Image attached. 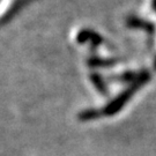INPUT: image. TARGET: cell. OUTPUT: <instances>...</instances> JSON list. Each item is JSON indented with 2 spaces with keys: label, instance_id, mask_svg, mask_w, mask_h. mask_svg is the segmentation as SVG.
Wrapping results in <instances>:
<instances>
[{
  "label": "cell",
  "instance_id": "obj_1",
  "mask_svg": "<svg viewBox=\"0 0 156 156\" xmlns=\"http://www.w3.org/2000/svg\"><path fill=\"white\" fill-rule=\"evenodd\" d=\"M151 79V74L148 69H142L140 73V76L138 78L136 81H134L133 83H131L125 90H123L120 94L116 96L113 100H111L108 104H106L103 109H102V113L103 117H111L117 115L118 112L123 109L125 104L128 101L133 97V95L141 89L147 82H149Z\"/></svg>",
  "mask_w": 156,
  "mask_h": 156
},
{
  "label": "cell",
  "instance_id": "obj_2",
  "mask_svg": "<svg viewBox=\"0 0 156 156\" xmlns=\"http://www.w3.org/2000/svg\"><path fill=\"white\" fill-rule=\"evenodd\" d=\"M76 42L79 44H84L88 43L90 45V49L95 50L97 49L100 45L103 44L104 39L101 36L97 31H95L93 29H81L78 34H76Z\"/></svg>",
  "mask_w": 156,
  "mask_h": 156
},
{
  "label": "cell",
  "instance_id": "obj_3",
  "mask_svg": "<svg viewBox=\"0 0 156 156\" xmlns=\"http://www.w3.org/2000/svg\"><path fill=\"white\" fill-rule=\"evenodd\" d=\"M126 26L128 28L144 30L151 37H153L155 34V24L154 23H151V21H147L145 19H141L139 16H135V15H131L126 19Z\"/></svg>",
  "mask_w": 156,
  "mask_h": 156
},
{
  "label": "cell",
  "instance_id": "obj_4",
  "mask_svg": "<svg viewBox=\"0 0 156 156\" xmlns=\"http://www.w3.org/2000/svg\"><path fill=\"white\" fill-rule=\"evenodd\" d=\"M31 1H33V0H14L13 4L9 6V8L6 11L5 14L0 17V26L9 22L19 12L21 11V9H23V8L28 5V4H30Z\"/></svg>",
  "mask_w": 156,
  "mask_h": 156
},
{
  "label": "cell",
  "instance_id": "obj_5",
  "mask_svg": "<svg viewBox=\"0 0 156 156\" xmlns=\"http://www.w3.org/2000/svg\"><path fill=\"white\" fill-rule=\"evenodd\" d=\"M118 62V58H101L97 56H91L87 59V65L90 68H110Z\"/></svg>",
  "mask_w": 156,
  "mask_h": 156
},
{
  "label": "cell",
  "instance_id": "obj_6",
  "mask_svg": "<svg viewBox=\"0 0 156 156\" xmlns=\"http://www.w3.org/2000/svg\"><path fill=\"white\" fill-rule=\"evenodd\" d=\"M89 80L91 81V83L94 84V87L100 94H102L103 96H108L109 95V88L106 86L105 80H104V78L101 75L100 73L91 72L89 74Z\"/></svg>",
  "mask_w": 156,
  "mask_h": 156
},
{
  "label": "cell",
  "instance_id": "obj_7",
  "mask_svg": "<svg viewBox=\"0 0 156 156\" xmlns=\"http://www.w3.org/2000/svg\"><path fill=\"white\" fill-rule=\"evenodd\" d=\"M101 117H103L102 109H95V108L84 109V110L79 112L78 115V119L81 122H90V120H95V119H98Z\"/></svg>",
  "mask_w": 156,
  "mask_h": 156
},
{
  "label": "cell",
  "instance_id": "obj_8",
  "mask_svg": "<svg viewBox=\"0 0 156 156\" xmlns=\"http://www.w3.org/2000/svg\"><path fill=\"white\" fill-rule=\"evenodd\" d=\"M140 72H124L122 74H118V75H112L110 80L112 81H118V82H124V83H133L134 81H136L138 78L140 76Z\"/></svg>",
  "mask_w": 156,
  "mask_h": 156
},
{
  "label": "cell",
  "instance_id": "obj_9",
  "mask_svg": "<svg viewBox=\"0 0 156 156\" xmlns=\"http://www.w3.org/2000/svg\"><path fill=\"white\" fill-rule=\"evenodd\" d=\"M151 6H153V8L156 11V0H153V4H151Z\"/></svg>",
  "mask_w": 156,
  "mask_h": 156
},
{
  "label": "cell",
  "instance_id": "obj_10",
  "mask_svg": "<svg viewBox=\"0 0 156 156\" xmlns=\"http://www.w3.org/2000/svg\"><path fill=\"white\" fill-rule=\"evenodd\" d=\"M154 67H155V69H156V58H155V62H154Z\"/></svg>",
  "mask_w": 156,
  "mask_h": 156
}]
</instances>
